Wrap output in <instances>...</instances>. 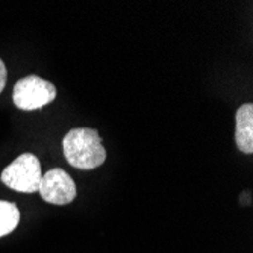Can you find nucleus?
Segmentation results:
<instances>
[{
  "mask_svg": "<svg viewBox=\"0 0 253 253\" xmlns=\"http://www.w3.org/2000/svg\"><path fill=\"white\" fill-rule=\"evenodd\" d=\"M62 150L67 163L79 170L100 167L106 159V150L96 129L75 127L62 140Z\"/></svg>",
  "mask_w": 253,
  "mask_h": 253,
  "instance_id": "obj_1",
  "label": "nucleus"
},
{
  "mask_svg": "<svg viewBox=\"0 0 253 253\" xmlns=\"http://www.w3.org/2000/svg\"><path fill=\"white\" fill-rule=\"evenodd\" d=\"M41 166L34 153H23L0 174L6 187L20 193L38 191L41 180Z\"/></svg>",
  "mask_w": 253,
  "mask_h": 253,
  "instance_id": "obj_2",
  "label": "nucleus"
},
{
  "mask_svg": "<svg viewBox=\"0 0 253 253\" xmlns=\"http://www.w3.org/2000/svg\"><path fill=\"white\" fill-rule=\"evenodd\" d=\"M56 97V86L40 76L31 75L21 78L12 91V100L18 109L35 111L53 102Z\"/></svg>",
  "mask_w": 253,
  "mask_h": 253,
  "instance_id": "obj_3",
  "label": "nucleus"
},
{
  "mask_svg": "<svg viewBox=\"0 0 253 253\" xmlns=\"http://www.w3.org/2000/svg\"><path fill=\"white\" fill-rule=\"evenodd\" d=\"M38 191L42 200L53 205L72 203L76 197L75 180L62 169H53L42 174Z\"/></svg>",
  "mask_w": 253,
  "mask_h": 253,
  "instance_id": "obj_4",
  "label": "nucleus"
},
{
  "mask_svg": "<svg viewBox=\"0 0 253 253\" xmlns=\"http://www.w3.org/2000/svg\"><path fill=\"white\" fill-rule=\"evenodd\" d=\"M235 143L240 152L253 153V105L244 103L235 114Z\"/></svg>",
  "mask_w": 253,
  "mask_h": 253,
  "instance_id": "obj_5",
  "label": "nucleus"
},
{
  "mask_svg": "<svg viewBox=\"0 0 253 253\" xmlns=\"http://www.w3.org/2000/svg\"><path fill=\"white\" fill-rule=\"evenodd\" d=\"M20 211L12 202L0 200V238L11 234L18 226Z\"/></svg>",
  "mask_w": 253,
  "mask_h": 253,
  "instance_id": "obj_6",
  "label": "nucleus"
},
{
  "mask_svg": "<svg viewBox=\"0 0 253 253\" xmlns=\"http://www.w3.org/2000/svg\"><path fill=\"white\" fill-rule=\"evenodd\" d=\"M6 81H8V70H6V65L5 62L0 59V93L5 89L6 86Z\"/></svg>",
  "mask_w": 253,
  "mask_h": 253,
  "instance_id": "obj_7",
  "label": "nucleus"
}]
</instances>
